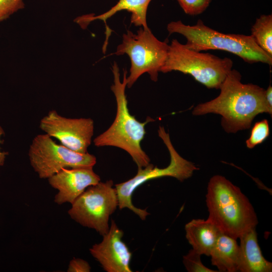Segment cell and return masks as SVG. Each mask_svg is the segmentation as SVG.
I'll return each instance as SVG.
<instances>
[{
  "label": "cell",
  "instance_id": "d6986e66",
  "mask_svg": "<svg viewBox=\"0 0 272 272\" xmlns=\"http://www.w3.org/2000/svg\"><path fill=\"white\" fill-rule=\"evenodd\" d=\"M200 255L193 249L183 256V263L188 272H215L205 266L201 262Z\"/></svg>",
  "mask_w": 272,
  "mask_h": 272
},
{
  "label": "cell",
  "instance_id": "ffe728a7",
  "mask_svg": "<svg viewBox=\"0 0 272 272\" xmlns=\"http://www.w3.org/2000/svg\"><path fill=\"white\" fill-rule=\"evenodd\" d=\"M212 0H177L183 11L187 15L196 16L202 13Z\"/></svg>",
  "mask_w": 272,
  "mask_h": 272
},
{
  "label": "cell",
  "instance_id": "2e32d148",
  "mask_svg": "<svg viewBox=\"0 0 272 272\" xmlns=\"http://www.w3.org/2000/svg\"><path fill=\"white\" fill-rule=\"evenodd\" d=\"M236 240L222 233L218 237L210 256L219 271H238L239 248Z\"/></svg>",
  "mask_w": 272,
  "mask_h": 272
},
{
  "label": "cell",
  "instance_id": "5bb4252c",
  "mask_svg": "<svg viewBox=\"0 0 272 272\" xmlns=\"http://www.w3.org/2000/svg\"><path fill=\"white\" fill-rule=\"evenodd\" d=\"M152 0H118V2L106 12L95 16L93 14L83 15L75 19V22L84 28L91 22L99 20L106 23V21L121 11H127L131 14L130 22L135 26L149 29L147 23V13Z\"/></svg>",
  "mask_w": 272,
  "mask_h": 272
},
{
  "label": "cell",
  "instance_id": "8fae6325",
  "mask_svg": "<svg viewBox=\"0 0 272 272\" xmlns=\"http://www.w3.org/2000/svg\"><path fill=\"white\" fill-rule=\"evenodd\" d=\"M123 232L111 220L109 229L103 235L102 241L90 249L91 255L107 272H131L130 261L132 253L121 240Z\"/></svg>",
  "mask_w": 272,
  "mask_h": 272
},
{
  "label": "cell",
  "instance_id": "4fadbf2b",
  "mask_svg": "<svg viewBox=\"0 0 272 272\" xmlns=\"http://www.w3.org/2000/svg\"><path fill=\"white\" fill-rule=\"evenodd\" d=\"M239 245L238 271L271 272L272 263L263 256L257 240L255 228L242 235Z\"/></svg>",
  "mask_w": 272,
  "mask_h": 272
},
{
  "label": "cell",
  "instance_id": "44dd1931",
  "mask_svg": "<svg viewBox=\"0 0 272 272\" xmlns=\"http://www.w3.org/2000/svg\"><path fill=\"white\" fill-rule=\"evenodd\" d=\"M24 7L23 0H0V22L7 19Z\"/></svg>",
  "mask_w": 272,
  "mask_h": 272
},
{
  "label": "cell",
  "instance_id": "9c48e42d",
  "mask_svg": "<svg viewBox=\"0 0 272 272\" xmlns=\"http://www.w3.org/2000/svg\"><path fill=\"white\" fill-rule=\"evenodd\" d=\"M28 156L32 167L42 179H48L64 168H93L96 163L94 155L72 151L46 133L34 138Z\"/></svg>",
  "mask_w": 272,
  "mask_h": 272
},
{
  "label": "cell",
  "instance_id": "7a4b0ae2",
  "mask_svg": "<svg viewBox=\"0 0 272 272\" xmlns=\"http://www.w3.org/2000/svg\"><path fill=\"white\" fill-rule=\"evenodd\" d=\"M206 204L208 219L220 231L235 239L255 229L258 219L254 208L240 189L221 175L208 183Z\"/></svg>",
  "mask_w": 272,
  "mask_h": 272
},
{
  "label": "cell",
  "instance_id": "7402d4cb",
  "mask_svg": "<svg viewBox=\"0 0 272 272\" xmlns=\"http://www.w3.org/2000/svg\"><path fill=\"white\" fill-rule=\"evenodd\" d=\"M91 266L89 263L81 258H74L69 263L68 272H89Z\"/></svg>",
  "mask_w": 272,
  "mask_h": 272
},
{
  "label": "cell",
  "instance_id": "3957f363",
  "mask_svg": "<svg viewBox=\"0 0 272 272\" xmlns=\"http://www.w3.org/2000/svg\"><path fill=\"white\" fill-rule=\"evenodd\" d=\"M112 72L114 84L111 89L116 101V116L110 126L96 137L93 143L97 147L112 146L120 148L129 154L138 168H144L150 164V159L142 149L141 142L146 134V125L154 119L148 117L145 122H141L130 114L125 95L127 71L123 70L122 82L116 62L112 65Z\"/></svg>",
  "mask_w": 272,
  "mask_h": 272
},
{
  "label": "cell",
  "instance_id": "ba28073f",
  "mask_svg": "<svg viewBox=\"0 0 272 272\" xmlns=\"http://www.w3.org/2000/svg\"><path fill=\"white\" fill-rule=\"evenodd\" d=\"M118 206L112 180L88 187L72 203L68 214L83 226L93 229L103 236L109 229L110 216Z\"/></svg>",
  "mask_w": 272,
  "mask_h": 272
},
{
  "label": "cell",
  "instance_id": "e0dca14e",
  "mask_svg": "<svg viewBox=\"0 0 272 272\" xmlns=\"http://www.w3.org/2000/svg\"><path fill=\"white\" fill-rule=\"evenodd\" d=\"M256 43L272 56V15H262L256 19L250 35Z\"/></svg>",
  "mask_w": 272,
  "mask_h": 272
},
{
  "label": "cell",
  "instance_id": "cb8c5ba5",
  "mask_svg": "<svg viewBox=\"0 0 272 272\" xmlns=\"http://www.w3.org/2000/svg\"><path fill=\"white\" fill-rule=\"evenodd\" d=\"M4 134V131L3 128L0 126V144L2 143V141H1V137ZM8 155V152L1 151L0 148V166H3L4 164L6 157Z\"/></svg>",
  "mask_w": 272,
  "mask_h": 272
},
{
  "label": "cell",
  "instance_id": "7c38bea8",
  "mask_svg": "<svg viewBox=\"0 0 272 272\" xmlns=\"http://www.w3.org/2000/svg\"><path fill=\"white\" fill-rule=\"evenodd\" d=\"M100 180L91 167L64 168L48 178L49 184L58 191L54 197L58 205L72 204L88 187Z\"/></svg>",
  "mask_w": 272,
  "mask_h": 272
},
{
  "label": "cell",
  "instance_id": "ac0fdd59",
  "mask_svg": "<svg viewBox=\"0 0 272 272\" xmlns=\"http://www.w3.org/2000/svg\"><path fill=\"white\" fill-rule=\"evenodd\" d=\"M269 134V127L267 119L255 123L251 130L249 138L246 141V147L252 149L262 143Z\"/></svg>",
  "mask_w": 272,
  "mask_h": 272
},
{
  "label": "cell",
  "instance_id": "52a82bcc",
  "mask_svg": "<svg viewBox=\"0 0 272 272\" xmlns=\"http://www.w3.org/2000/svg\"><path fill=\"white\" fill-rule=\"evenodd\" d=\"M159 137L167 148L170 155V163L166 168H159L149 164L144 168H138L137 174L126 181L115 185L120 209L128 208L145 220L149 213L146 210L135 207L132 202L134 191L146 182L160 177L170 176L182 181L190 177L198 168L191 162L184 159L173 147L168 133L164 127L160 126L158 130Z\"/></svg>",
  "mask_w": 272,
  "mask_h": 272
},
{
  "label": "cell",
  "instance_id": "277c9868",
  "mask_svg": "<svg viewBox=\"0 0 272 272\" xmlns=\"http://www.w3.org/2000/svg\"><path fill=\"white\" fill-rule=\"evenodd\" d=\"M169 35L178 33L186 39V46L197 51L219 50L235 54L248 63L262 62L271 66L272 56L264 52L252 36L239 34H225L206 25L199 19L195 25H188L181 21L169 23Z\"/></svg>",
  "mask_w": 272,
  "mask_h": 272
},
{
  "label": "cell",
  "instance_id": "30bf717a",
  "mask_svg": "<svg viewBox=\"0 0 272 272\" xmlns=\"http://www.w3.org/2000/svg\"><path fill=\"white\" fill-rule=\"evenodd\" d=\"M39 127L65 147L78 153H86L92 142L94 123L90 118H67L52 110L40 120Z\"/></svg>",
  "mask_w": 272,
  "mask_h": 272
},
{
  "label": "cell",
  "instance_id": "5b68a950",
  "mask_svg": "<svg viewBox=\"0 0 272 272\" xmlns=\"http://www.w3.org/2000/svg\"><path fill=\"white\" fill-rule=\"evenodd\" d=\"M233 65L230 58L191 49L174 39L169 45L167 58L160 72L188 74L208 88L219 89Z\"/></svg>",
  "mask_w": 272,
  "mask_h": 272
},
{
  "label": "cell",
  "instance_id": "603a6c76",
  "mask_svg": "<svg viewBox=\"0 0 272 272\" xmlns=\"http://www.w3.org/2000/svg\"><path fill=\"white\" fill-rule=\"evenodd\" d=\"M265 97L269 106L272 108V87L270 84L265 90Z\"/></svg>",
  "mask_w": 272,
  "mask_h": 272
},
{
  "label": "cell",
  "instance_id": "8992f818",
  "mask_svg": "<svg viewBox=\"0 0 272 272\" xmlns=\"http://www.w3.org/2000/svg\"><path fill=\"white\" fill-rule=\"evenodd\" d=\"M168 47L167 43L159 40L150 29L140 27L137 34L127 30L114 53L117 55L125 54L130 58L131 65L126 78V87H131L144 73L149 74L152 81H157L158 73L167 58Z\"/></svg>",
  "mask_w": 272,
  "mask_h": 272
},
{
  "label": "cell",
  "instance_id": "9a60e30c",
  "mask_svg": "<svg viewBox=\"0 0 272 272\" xmlns=\"http://www.w3.org/2000/svg\"><path fill=\"white\" fill-rule=\"evenodd\" d=\"M185 236L192 249L200 255L210 256L218 237L222 233L208 219H193L185 225Z\"/></svg>",
  "mask_w": 272,
  "mask_h": 272
},
{
  "label": "cell",
  "instance_id": "6da1fadb",
  "mask_svg": "<svg viewBox=\"0 0 272 272\" xmlns=\"http://www.w3.org/2000/svg\"><path fill=\"white\" fill-rule=\"evenodd\" d=\"M241 78L238 71L232 69L219 88V96L197 105L192 114L212 113L221 115L222 126L228 133L249 129L253 119L260 113L271 115L272 108L266 100L265 90L253 84H243Z\"/></svg>",
  "mask_w": 272,
  "mask_h": 272
}]
</instances>
